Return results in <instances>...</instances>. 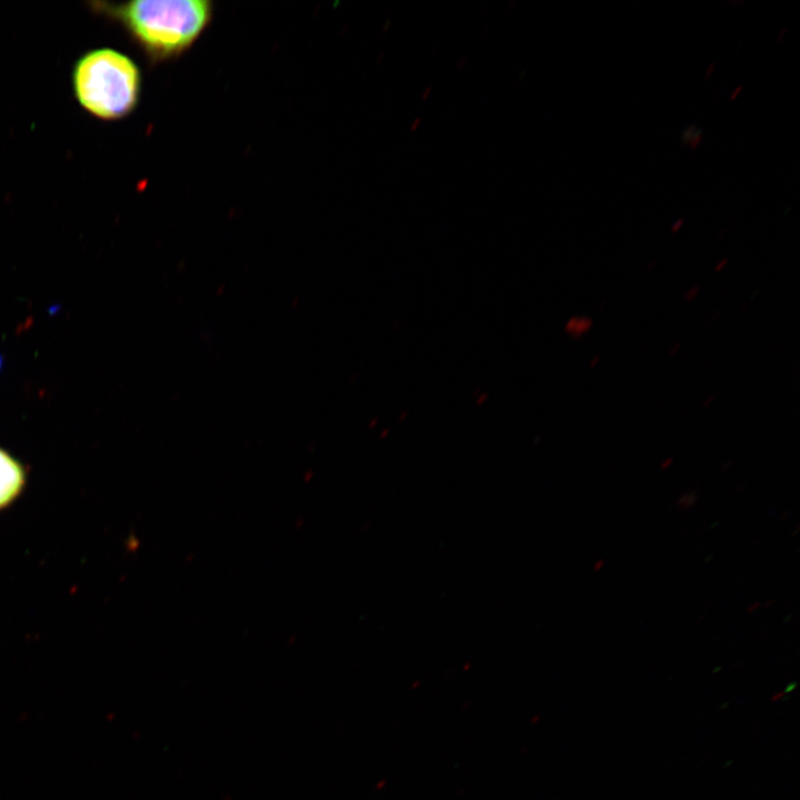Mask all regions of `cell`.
<instances>
[{
  "mask_svg": "<svg viewBox=\"0 0 800 800\" xmlns=\"http://www.w3.org/2000/svg\"><path fill=\"white\" fill-rule=\"evenodd\" d=\"M117 20L153 62L184 53L209 26L213 4L208 0H138L96 3Z\"/></svg>",
  "mask_w": 800,
  "mask_h": 800,
  "instance_id": "obj_1",
  "label": "cell"
},
{
  "mask_svg": "<svg viewBox=\"0 0 800 800\" xmlns=\"http://www.w3.org/2000/svg\"><path fill=\"white\" fill-rule=\"evenodd\" d=\"M72 87L80 106L94 117L117 120L137 107L141 74L124 53L99 48L82 54L72 71Z\"/></svg>",
  "mask_w": 800,
  "mask_h": 800,
  "instance_id": "obj_2",
  "label": "cell"
},
{
  "mask_svg": "<svg viewBox=\"0 0 800 800\" xmlns=\"http://www.w3.org/2000/svg\"><path fill=\"white\" fill-rule=\"evenodd\" d=\"M28 476V466L0 447V511L10 508L23 494Z\"/></svg>",
  "mask_w": 800,
  "mask_h": 800,
  "instance_id": "obj_3",
  "label": "cell"
},
{
  "mask_svg": "<svg viewBox=\"0 0 800 800\" xmlns=\"http://www.w3.org/2000/svg\"><path fill=\"white\" fill-rule=\"evenodd\" d=\"M571 322L574 323L572 331L578 336L587 333L593 324L592 319L589 317H579L572 319Z\"/></svg>",
  "mask_w": 800,
  "mask_h": 800,
  "instance_id": "obj_4",
  "label": "cell"
},
{
  "mask_svg": "<svg viewBox=\"0 0 800 800\" xmlns=\"http://www.w3.org/2000/svg\"><path fill=\"white\" fill-rule=\"evenodd\" d=\"M696 501H697V496H696V493H694V492H689V493L682 494V496L678 499L677 504H678V507L681 508V509H688V508H691L692 506H694Z\"/></svg>",
  "mask_w": 800,
  "mask_h": 800,
  "instance_id": "obj_5",
  "label": "cell"
},
{
  "mask_svg": "<svg viewBox=\"0 0 800 800\" xmlns=\"http://www.w3.org/2000/svg\"><path fill=\"white\" fill-rule=\"evenodd\" d=\"M699 291H700V289H699L698 286H692V287H690V288L684 292V299H686V301L690 302V301L694 300V299L697 298V296L699 294Z\"/></svg>",
  "mask_w": 800,
  "mask_h": 800,
  "instance_id": "obj_6",
  "label": "cell"
},
{
  "mask_svg": "<svg viewBox=\"0 0 800 800\" xmlns=\"http://www.w3.org/2000/svg\"><path fill=\"white\" fill-rule=\"evenodd\" d=\"M728 262L729 261L727 258L721 259L720 261L717 262V264L714 267V271L716 272L722 271L724 269V267L728 264Z\"/></svg>",
  "mask_w": 800,
  "mask_h": 800,
  "instance_id": "obj_7",
  "label": "cell"
},
{
  "mask_svg": "<svg viewBox=\"0 0 800 800\" xmlns=\"http://www.w3.org/2000/svg\"><path fill=\"white\" fill-rule=\"evenodd\" d=\"M672 462H673L672 457H668V458L663 459L662 462L660 463V469L666 470L667 468H669L671 466Z\"/></svg>",
  "mask_w": 800,
  "mask_h": 800,
  "instance_id": "obj_8",
  "label": "cell"
},
{
  "mask_svg": "<svg viewBox=\"0 0 800 800\" xmlns=\"http://www.w3.org/2000/svg\"><path fill=\"white\" fill-rule=\"evenodd\" d=\"M603 564H604V561L602 559L596 560V562L593 564V570L596 572H598L603 567Z\"/></svg>",
  "mask_w": 800,
  "mask_h": 800,
  "instance_id": "obj_9",
  "label": "cell"
},
{
  "mask_svg": "<svg viewBox=\"0 0 800 800\" xmlns=\"http://www.w3.org/2000/svg\"><path fill=\"white\" fill-rule=\"evenodd\" d=\"M760 607V602H753L747 608V612L751 613L752 611L757 610Z\"/></svg>",
  "mask_w": 800,
  "mask_h": 800,
  "instance_id": "obj_10",
  "label": "cell"
},
{
  "mask_svg": "<svg viewBox=\"0 0 800 800\" xmlns=\"http://www.w3.org/2000/svg\"><path fill=\"white\" fill-rule=\"evenodd\" d=\"M774 603H776V599H771V600H769L768 602L764 603V608H770V607L773 606Z\"/></svg>",
  "mask_w": 800,
  "mask_h": 800,
  "instance_id": "obj_11",
  "label": "cell"
},
{
  "mask_svg": "<svg viewBox=\"0 0 800 800\" xmlns=\"http://www.w3.org/2000/svg\"><path fill=\"white\" fill-rule=\"evenodd\" d=\"M679 348H680V343L674 344V346L672 347L673 351H671L670 353L673 354V352H674V351H678Z\"/></svg>",
  "mask_w": 800,
  "mask_h": 800,
  "instance_id": "obj_12",
  "label": "cell"
},
{
  "mask_svg": "<svg viewBox=\"0 0 800 800\" xmlns=\"http://www.w3.org/2000/svg\"><path fill=\"white\" fill-rule=\"evenodd\" d=\"M2 367H3V357H2V354L0 353V372H1V370H2Z\"/></svg>",
  "mask_w": 800,
  "mask_h": 800,
  "instance_id": "obj_13",
  "label": "cell"
},
{
  "mask_svg": "<svg viewBox=\"0 0 800 800\" xmlns=\"http://www.w3.org/2000/svg\"><path fill=\"white\" fill-rule=\"evenodd\" d=\"M789 513H790V511H787L786 513H783V517H781V519H784L787 517V514H789Z\"/></svg>",
  "mask_w": 800,
  "mask_h": 800,
  "instance_id": "obj_14",
  "label": "cell"
}]
</instances>
